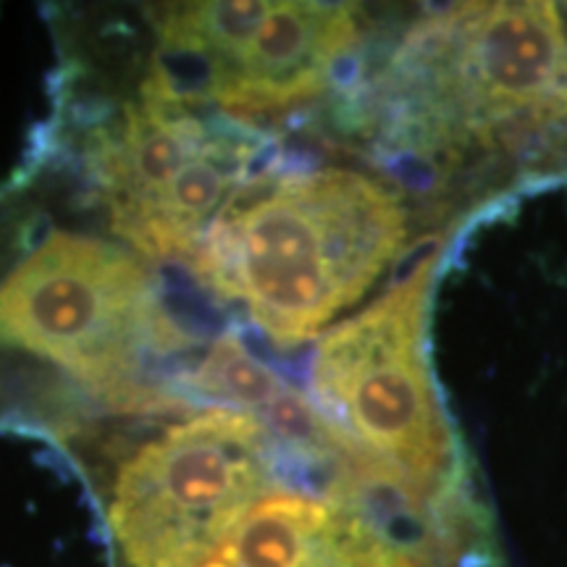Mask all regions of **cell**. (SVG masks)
<instances>
[{
    "mask_svg": "<svg viewBox=\"0 0 567 567\" xmlns=\"http://www.w3.org/2000/svg\"><path fill=\"white\" fill-rule=\"evenodd\" d=\"M187 386L224 408L260 415L287 392V384L260 363L237 337H221L187 375Z\"/></svg>",
    "mask_w": 567,
    "mask_h": 567,
    "instance_id": "ba28073f",
    "label": "cell"
},
{
    "mask_svg": "<svg viewBox=\"0 0 567 567\" xmlns=\"http://www.w3.org/2000/svg\"><path fill=\"white\" fill-rule=\"evenodd\" d=\"M155 74L187 103L271 116L329 87L360 40V13L313 0L172 3L155 13Z\"/></svg>",
    "mask_w": 567,
    "mask_h": 567,
    "instance_id": "5b68a950",
    "label": "cell"
},
{
    "mask_svg": "<svg viewBox=\"0 0 567 567\" xmlns=\"http://www.w3.org/2000/svg\"><path fill=\"white\" fill-rule=\"evenodd\" d=\"M408 208L352 168L260 179L210 224L189 266L243 302L276 344H302L373 287L408 245Z\"/></svg>",
    "mask_w": 567,
    "mask_h": 567,
    "instance_id": "7a4b0ae2",
    "label": "cell"
},
{
    "mask_svg": "<svg viewBox=\"0 0 567 567\" xmlns=\"http://www.w3.org/2000/svg\"><path fill=\"white\" fill-rule=\"evenodd\" d=\"M373 122L392 151L457 166L567 137V19L557 3H457L423 17L381 69Z\"/></svg>",
    "mask_w": 567,
    "mask_h": 567,
    "instance_id": "6da1fadb",
    "label": "cell"
},
{
    "mask_svg": "<svg viewBox=\"0 0 567 567\" xmlns=\"http://www.w3.org/2000/svg\"><path fill=\"white\" fill-rule=\"evenodd\" d=\"M565 168H567V163H565Z\"/></svg>",
    "mask_w": 567,
    "mask_h": 567,
    "instance_id": "9c48e42d",
    "label": "cell"
},
{
    "mask_svg": "<svg viewBox=\"0 0 567 567\" xmlns=\"http://www.w3.org/2000/svg\"><path fill=\"white\" fill-rule=\"evenodd\" d=\"M439 252L321 339L313 405L354 471L400 484L442 513L484 509L439 396L429 354V302Z\"/></svg>",
    "mask_w": 567,
    "mask_h": 567,
    "instance_id": "3957f363",
    "label": "cell"
},
{
    "mask_svg": "<svg viewBox=\"0 0 567 567\" xmlns=\"http://www.w3.org/2000/svg\"><path fill=\"white\" fill-rule=\"evenodd\" d=\"M258 415L210 408L142 442L116 467L109 523L124 567H195L274 476Z\"/></svg>",
    "mask_w": 567,
    "mask_h": 567,
    "instance_id": "8992f818",
    "label": "cell"
},
{
    "mask_svg": "<svg viewBox=\"0 0 567 567\" xmlns=\"http://www.w3.org/2000/svg\"><path fill=\"white\" fill-rule=\"evenodd\" d=\"M0 347L51 360L116 410L179 405L145 373L187 337L137 255L103 239L53 231L0 279Z\"/></svg>",
    "mask_w": 567,
    "mask_h": 567,
    "instance_id": "277c9868",
    "label": "cell"
},
{
    "mask_svg": "<svg viewBox=\"0 0 567 567\" xmlns=\"http://www.w3.org/2000/svg\"><path fill=\"white\" fill-rule=\"evenodd\" d=\"M224 137V130L205 122L153 71L142 82L140 101L126 103L87 147L113 231L132 243L184 168Z\"/></svg>",
    "mask_w": 567,
    "mask_h": 567,
    "instance_id": "52a82bcc",
    "label": "cell"
}]
</instances>
